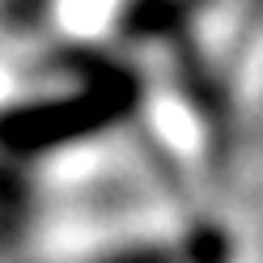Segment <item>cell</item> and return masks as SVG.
Instances as JSON below:
<instances>
[{
    "label": "cell",
    "instance_id": "obj_1",
    "mask_svg": "<svg viewBox=\"0 0 263 263\" xmlns=\"http://www.w3.org/2000/svg\"><path fill=\"white\" fill-rule=\"evenodd\" d=\"M132 106V85L127 81H106L89 93L77 98H60L47 106H26L0 119V144L22 153H39V149H55L64 140H81L89 132L115 123L119 115Z\"/></svg>",
    "mask_w": 263,
    "mask_h": 263
},
{
    "label": "cell",
    "instance_id": "obj_2",
    "mask_svg": "<svg viewBox=\"0 0 263 263\" xmlns=\"http://www.w3.org/2000/svg\"><path fill=\"white\" fill-rule=\"evenodd\" d=\"M110 263H178L170 251H132V255H119Z\"/></svg>",
    "mask_w": 263,
    "mask_h": 263
}]
</instances>
